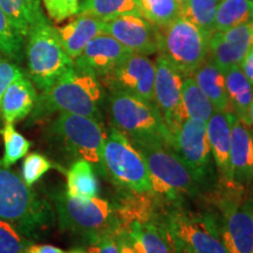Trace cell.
I'll list each match as a JSON object with an SVG mask.
<instances>
[{"label":"cell","instance_id":"30","mask_svg":"<svg viewBox=\"0 0 253 253\" xmlns=\"http://www.w3.org/2000/svg\"><path fill=\"white\" fill-rule=\"evenodd\" d=\"M141 15L156 27H163L179 17L177 0H137Z\"/></svg>","mask_w":253,"mask_h":253},{"label":"cell","instance_id":"25","mask_svg":"<svg viewBox=\"0 0 253 253\" xmlns=\"http://www.w3.org/2000/svg\"><path fill=\"white\" fill-rule=\"evenodd\" d=\"M67 185L66 192L68 196L79 199H90L97 197L99 181L95 175L93 166L84 160H77L67 170Z\"/></svg>","mask_w":253,"mask_h":253},{"label":"cell","instance_id":"29","mask_svg":"<svg viewBox=\"0 0 253 253\" xmlns=\"http://www.w3.org/2000/svg\"><path fill=\"white\" fill-rule=\"evenodd\" d=\"M219 1L220 0H188L181 6L179 17L211 36L214 33V18Z\"/></svg>","mask_w":253,"mask_h":253},{"label":"cell","instance_id":"4","mask_svg":"<svg viewBox=\"0 0 253 253\" xmlns=\"http://www.w3.org/2000/svg\"><path fill=\"white\" fill-rule=\"evenodd\" d=\"M54 218L52 204L0 160V219L12 224L25 237H37L53 226Z\"/></svg>","mask_w":253,"mask_h":253},{"label":"cell","instance_id":"12","mask_svg":"<svg viewBox=\"0 0 253 253\" xmlns=\"http://www.w3.org/2000/svg\"><path fill=\"white\" fill-rule=\"evenodd\" d=\"M171 147L201 185L204 194H209L219 179H217L218 173L209 144L207 123L185 119L178 132L173 136Z\"/></svg>","mask_w":253,"mask_h":253},{"label":"cell","instance_id":"8","mask_svg":"<svg viewBox=\"0 0 253 253\" xmlns=\"http://www.w3.org/2000/svg\"><path fill=\"white\" fill-rule=\"evenodd\" d=\"M164 218L175 244L185 253H229L212 210L196 211L186 203L164 204Z\"/></svg>","mask_w":253,"mask_h":253},{"label":"cell","instance_id":"15","mask_svg":"<svg viewBox=\"0 0 253 253\" xmlns=\"http://www.w3.org/2000/svg\"><path fill=\"white\" fill-rule=\"evenodd\" d=\"M104 33L136 54L149 56L158 53V27L140 14L104 21Z\"/></svg>","mask_w":253,"mask_h":253},{"label":"cell","instance_id":"37","mask_svg":"<svg viewBox=\"0 0 253 253\" xmlns=\"http://www.w3.org/2000/svg\"><path fill=\"white\" fill-rule=\"evenodd\" d=\"M116 238V237H115ZM113 237L103 238L94 244L88 245V253H119V248L116 239Z\"/></svg>","mask_w":253,"mask_h":253},{"label":"cell","instance_id":"5","mask_svg":"<svg viewBox=\"0 0 253 253\" xmlns=\"http://www.w3.org/2000/svg\"><path fill=\"white\" fill-rule=\"evenodd\" d=\"M220 239L229 253H253V219L244 186L220 181L209 192Z\"/></svg>","mask_w":253,"mask_h":253},{"label":"cell","instance_id":"38","mask_svg":"<svg viewBox=\"0 0 253 253\" xmlns=\"http://www.w3.org/2000/svg\"><path fill=\"white\" fill-rule=\"evenodd\" d=\"M115 239L116 243H118L119 253H137L134 246H132L128 235L126 233V231H120Z\"/></svg>","mask_w":253,"mask_h":253},{"label":"cell","instance_id":"17","mask_svg":"<svg viewBox=\"0 0 253 253\" xmlns=\"http://www.w3.org/2000/svg\"><path fill=\"white\" fill-rule=\"evenodd\" d=\"M131 53V50L126 48L109 34L103 33L88 43L74 60V66L101 80Z\"/></svg>","mask_w":253,"mask_h":253},{"label":"cell","instance_id":"14","mask_svg":"<svg viewBox=\"0 0 253 253\" xmlns=\"http://www.w3.org/2000/svg\"><path fill=\"white\" fill-rule=\"evenodd\" d=\"M155 75L156 67L153 60L131 53L100 82L108 91H122L154 102Z\"/></svg>","mask_w":253,"mask_h":253},{"label":"cell","instance_id":"20","mask_svg":"<svg viewBox=\"0 0 253 253\" xmlns=\"http://www.w3.org/2000/svg\"><path fill=\"white\" fill-rule=\"evenodd\" d=\"M37 100L36 86L23 73L6 89L0 107V115L5 123L13 125L27 118L33 112Z\"/></svg>","mask_w":253,"mask_h":253},{"label":"cell","instance_id":"32","mask_svg":"<svg viewBox=\"0 0 253 253\" xmlns=\"http://www.w3.org/2000/svg\"><path fill=\"white\" fill-rule=\"evenodd\" d=\"M24 41L9 23L7 15L0 7V53L13 61H20Z\"/></svg>","mask_w":253,"mask_h":253},{"label":"cell","instance_id":"40","mask_svg":"<svg viewBox=\"0 0 253 253\" xmlns=\"http://www.w3.org/2000/svg\"><path fill=\"white\" fill-rule=\"evenodd\" d=\"M26 253H67L61 249L53 245H34L31 244L26 250Z\"/></svg>","mask_w":253,"mask_h":253},{"label":"cell","instance_id":"33","mask_svg":"<svg viewBox=\"0 0 253 253\" xmlns=\"http://www.w3.org/2000/svg\"><path fill=\"white\" fill-rule=\"evenodd\" d=\"M31 244L12 224L0 219V253H26Z\"/></svg>","mask_w":253,"mask_h":253},{"label":"cell","instance_id":"24","mask_svg":"<svg viewBox=\"0 0 253 253\" xmlns=\"http://www.w3.org/2000/svg\"><path fill=\"white\" fill-rule=\"evenodd\" d=\"M0 7L24 40L27 38L31 27L46 17L41 9V0H0Z\"/></svg>","mask_w":253,"mask_h":253},{"label":"cell","instance_id":"6","mask_svg":"<svg viewBox=\"0 0 253 253\" xmlns=\"http://www.w3.org/2000/svg\"><path fill=\"white\" fill-rule=\"evenodd\" d=\"M48 142L68 160H84L102 173L106 131L103 123L87 116L60 113L47 129Z\"/></svg>","mask_w":253,"mask_h":253},{"label":"cell","instance_id":"31","mask_svg":"<svg viewBox=\"0 0 253 253\" xmlns=\"http://www.w3.org/2000/svg\"><path fill=\"white\" fill-rule=\"evenodd\" d=\"M0 134L2 136L5 145V153L1 162L6 168H9L20 158L26 156L31 147V142L15 130L12 123H5L0 130Z\"/></svg>","mask_w":253,"mask_h":253},{"label":"cell","instance_id":"7","mask_svg":"<svg viewBox=\"0 0 253 253\" xmlns=\"http://www.w3.org/2000/svg\"><path fill=\"white\" fill-rule=\"evenodd\" d=\"M107 109L112 126L130 141H162L171 144V136L154 102L122 91H108Z\"/></svg>","mask_w":253,"mask_h":253},{"label":"cell","instance_id":"19","mask_svg":"<svg viewBox=\"0 0 253 253\" xmlns=\"http://www.w3.org/2000/svg\"><path fill=\"white\" fill-rule=\"evenodd\" d=\"M207 134L211 154L220 181L232 182L231 173V120L229 112L214 110L207 122Z\"/></svg>","mask_w":253,"mask_h":253},{"label":"cell","instance_id":"27","mask_svg":"<svg viewBox=\"0 0 253 253\" xmlns=\"http://www.w3.org/2000/svg\"><path fill=\"white\" fill-rule=\"evenodd\" d=\"M182 101L186 119L207 123L214 112L211 101L192 77L183 80Z\"/></svg>","mask_w":253,"mask_h":253},{"label":"cell","instance_id":"44","mask_svg":"<svg viewBox=\"0 0 253 253\" xmlns=\"http://www.w3.org/2000/svg\"><path fill=\"white\" fill-rule=\"evenodd\" d=\"M67 253H88V252H84V251H79V250H75V251H72V252H67Z\"/></svg>","mask_w":253,"mask_h":253},{"label":"cell","instance_id":"22","mask_svg":"<svg viewBox=\"0 0 253 253\" xmlns=\"http://www.w3.org/2000/svg\"><path fill=\"white\" fill-rule=\"evenodd\" d=\"M225 87L230 108L240 121L251 125V106L253 101V86L243 73L240 66H235L224 73Z\"/></svg>","mask_w":253,"mask_h":253},{"label":"cell","instance_id":"13","mask_svg":"<svg viewBox=\"0 0 253 253\" xmlns=\"http://www.w3.org/2000/svg\"><path fill=\"white\" fill-rule=\"evenodd\" d=\"M155 67L154 102L162 115L172 141L186 119L182 101L184 77L161 54L155 61Z\"/></svg>","mask_w":253,"mask_h":253},{"label":"cell","instance_id":"18","mask_svg":"<svg viewBox=\"0 0 253 253\" xmlns=\"http://www.w3.org/2000/svg\"><path fill=\"white\" fill-rule=\"evenodd\" d=\"M231 120V173L232 182L253 185V128L243 123L233 112Z\"/></svg>","mask_w":253,"mask_h":253},{"label":"cell","instance_id":"2","mask_svg":"<svg viewBox=\"0 0 253 253\" xmlns=\"http://www.w3.org/2000/svg\"><path fill=\"white\" fill-rule=\"evenodd\" d=\"M49 197L60 230L78 237L88 245L103 238H115L122 230L115 203L99 197L74 198L62 189L50 190Z\"/></svg>","mask_w":253,"mask_h":253},{"label":"cell","instance_id":"35","mask_svg":"<svg viewBox=\"0 0 253 253\" xmlns=\"http://www.w3.org/2000/svg\"><path fill=\"white\" fill-rule=\"evenodd\" d=\"M81 0H41L49 18L55 23L75 17L79 13Z\"/></svg>","mask_w":253,"mask_h":253},{"label":"cell","instance_id":"46","mask_svg":"<svg viewBox=\"0 0 253 253\" xmlns=\"http://www.w3.org/2000/svg\"><path fill=\"white\" fill-rule=\"evenodd\" d=\"M179 250V249H178ZM179 253H185V252H183V251H181V250H179Z\"/></svg>","mask_w":253,"mask_h":253},{"label":"cell","instance_id":"16","mask_svg":"<svg viewBox=\"0 0 253 253\" xmlns=\"http://www.w3.org/2000/svg\"><path fill=\"white\" fill-rule=\"evenodd\" d=\"M253 47V21L238 25L226 31L214 32L209 40L208 58L221 72L240 65Z\"/></svg>","mask_w":253,"mask_h":253},{"label":"cell","instance_id":"28","mask_svg":"<svg viewBox=\"0 0 253 253\" xmlns=\"http://www.w3.org/2000/svg\"><path fill=\"white\" fill-rule=\"evenodd\" d=\"M253 21V0H220L214 18V32L226 31Z\"/></svg>","mask_w":253,"mask_h":253},{"label":"cell","instance_id":"45","mask_svg":"<svg viewBox=\"0 0 253 253\" xmlns=\"http://www.w3.org/2000/svg\"><path fill=\"white\" fill-rule=\"evenodd\" d=\"M2 59V56H1V53H0V60H1Z\"/></svg>","mask_w":253,"mask_h":253},{"label":"cell","instance_id":"36","mask_svg":"<svg viewBox=\"0 0 253 253\" xmlns=\"http://www.w3.org/2000/svg\"><path fill=\"white\" fill-rule=\"evenodd\" d=\"M23 73V69L15 62L6 59L0 60V107L7 87Z\"/></svg>","mask_w":253,"mask_h":253},{"label":"cell","instance_id":"41","mask_svg":"<svg viewBox=\"0 0 253 253\" xmlns=\"http://www.w3.org/2000/svg\"><path fill=\"white\" fill-rule=\"evenodd\" d=\"M246 199H248L249 208H250V211H251V216H252V219H253V192L250 196H246Z\"/></svg>","mask_w":253,"mask_h":253},{"label":"cell","instance_id":"23","mask_svg":"<svg viewBox=\"0 0 253 253\" xmlns=\"http://www.w3.org/2000/svg\"><path fill=\"white\" fill-rule=\"evenodd\" d=\"M192 78L212 103L216 112H232L227 99L225 77L210 59H207L194 73Z\"/></svg>","mask_w":253,"mask_h":253},{"label":"cell","instance_id":"39","mask_svg":"<svg viewBox=\"0 0 253 253\" xmlns=\"http://www.w3.org/2000/svg\"><path fill=\"white\" fill-rule=\"evenodd\" d=\"M239 66L243 73L245 74V77L248 78V80L251 82L253 86V47L249 50L248 54L244 56V59L242 60Z\"/></svg>","mask_w":253,"mask_h":253},{"label":"cell","instance_id":"34","mask_svg":"<svg viewBox=\"0 0 253 253\" xmlns=\"http://www.w3.org/2000/svg\"><path fill=\"white\" fill-rule=\"evenodd\" d=\"M53 168V164L46 156L39 153L28 154L23 163V179L28 186L37 183L47 171Z\"/></svg>","mask_w":253,"mask_h":253},{"label":"cell","instance_id":"10","mask_svg":"<svg viewBox=\"0 0 253 253\" xmlns=\"http://www.w3.org/2000/svg\"><path fill=\"white\" fill-rule=\"evenodd\" d=\"M102 175L120 190L140 194L151 190L149 172L140 151L122 131L113 126H109L104 137Z\"/></svg>","mask_w":253,"mask_h":253},{"label":"cell","instance_id":"3","mask_svg":"<svg viewBox=\"0 0 253 253\" xmlns=\"http://www.w3.org/2000/svg\"><path fill=\"white\" fill-rule=\"evenodd\" d=\"M140 151L150 177V191L164 204L186 203L199 198L203 190L171 144L162 141H131Z\"/></svg>","mask_w":253,"mask_h":253},{"label":"cell","instance_id":"21","mask_svg":"<svg viewBox=\"0 0 253 253\" xmlns=\"http://www.w3.org/2000/svg\"><path fill=\"white\" fill-rule=\"evenodd\" d=\"M62 48L73 61L94 38L104 33V21L99 19L79 15L61 27H55Z\"/></svg>","mask_w":253,"mask_h":253},{"label":"cell","instance_id":"26","mask_svg":"<svg viewBox=\"0 0 253 253\" xmlns=\"http://www.w3.org/2000/svg\"><path fill=\"white\" fill-rule=\"evenodd\" d=\"M79 15L109 21L126 14H140L137 0H81Z\"/></svg>","mask_w":253,"mask_h":253},{"label":"cell","instance_id":"1","mask_svg":"<svg viewBox=\"0 0 253 253\" xmlns=\"http://www.w3.org/2000/svg\"><path fill=\"white\" fill-rule=\"evenodd\" d=\"M103 101V86L99 79L73 66L52 86L38 95L33 118L42 120L54 113H68L103 123L101 109Z\"/></svg>","mask_w":253,"mask_h":253},{"label":"cell","instance_id":"9","mask_svg":"<svg viewBox=\"0 0 253 253\" xmlns=\"http://www.w3.org/2000/svg\"><path fill=\"white\" fill-rule=\"evenodd\" d=\"M26 58L28 78L40 90L52 86L74 66L62 48L55 27L46 17L37 21L28 32Z\"/></svg>","mask_w":253,"mask_h":253},{"label":"cell","instance_id":"43","mask_svg":"<svg viewBox=\"0 0 253 253\" xmlns=\"http://www.w3.org/2000/svg\"><path fill=\"white\" fill-rule=\"evenodd\" d=\"M186 1H188V0H177V2H178L179 6H182L183 4H185Z\"/></svg>","mask_w":253,"mask_h":253},{"label":"cell","instance_id":"42","mask_svg":"<svg viewBox=\"0 0 253 253\" xmlns=\"http://www.w3.org/2000/svg\"><path fill=\"white\" fill-rule=\"evenodd\" d=\"M250 118H251V125L253 126V101H252V106H251V112H250Z\"/></svg>","mask_w":253,"mask_h":253},{"label":"cell","instance_id":"11","mask_svg":"<svg viewBox=\"0 0 253 253\" xmlns=\"http://www.w3.org/2000/svg\"><path fill=\"white\" fill-rule=\"evenodd\" d=\"M210 37L201 28L178 17L158 28V53L184 78L192 77L208 59Z\"/></svg>","mask_w":253,"mask_h":253}]
</instances>
